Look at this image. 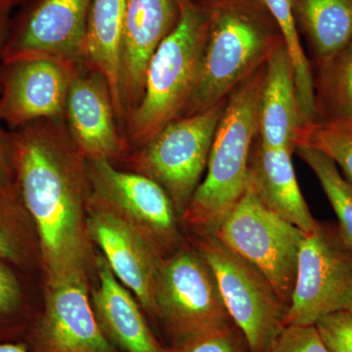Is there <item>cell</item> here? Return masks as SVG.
I'll return each mask as SVG.
<instances>
[{
	"label": "cell",
	"mask_w": 352,
	"mask_h": 352,
	"mask_svg": "<svg viewBox=\"0 0 352 352\" xmlns=\"http://www.w3.org/2000/svg\"><path fill=\"white\" fill-rule=\"evenodd\" d=\"M21 196L38 230L47 280L87 274L95 261L87 230V161L73 139L47 120L10 134Z\"/></svg>",
	"instance_id": "6da1fadb"
},
{
	"label": "cell",
	"mask_w": 352,
	"mask_h": 352,
	"mask_svg": "<svg viewBox=\"0 0 352 352\" xmlns=\"http://www.w3.org/2000/svg\"><path fill=\"white\" fill-rule=\"evenodd\" d=\"M205 6L208 24L200 68L182 117L226 100L265 63L270 51L282 41L274 21L258 0H210Z\"/></svg>",
	"instance_id": "7a4b0ae2"
},
{
	"label": "cell",
	"mask_w": 352,
	"mask_h": 352,
	"mask_svg": "<svg viewBox=\"0 0 352 352\" xmlns=\"http://www.w3.org/2000/svg\"><path fill=\"white\" fill-rule=\"evenodd\" d=\"M264 64L227 98L215 131L206 176L185 210L182 221L196 235H212L244 195L249 161L256 136V113Z\"/></svg>",
	"instance_id": "3957f363"
},
{
	"label": "cell",
	"mask_w": 352,
	"mask_h": 352,
	"mask_svg": "<svg viewBox=\"0 0 352 352\" xmlns=\"http://www.w3.org/2000/svg\"><path fill=\"white\" fill-rule=\"evenodd\" d=\"M177 22L157 46L146 72L144 91L131 122V139L143 146L182 117L195 87L208 14L193 0H175Z\"/></svg>",
	"instance_id": "277c9868"
},
{
	"label": "cell",
	"mask_w": 352,
	"mask_h": 352,
	"mask_svg": "<svg viewBox=\"0 0 352 352\" xmlns=\"http://www.w3.org/2000/svg\"><path fill=\"white\" fill-rule=\"evenodd\" d=\"M154 302L171 346L234 324L210 264L192 244L160 261Z\"/></svg>",
	"instance_id": "5b68a950"
},
{
	"label": "cell",
	"mask_w": 352,
	"mask_h": 352,
	"mask_svg": "<svg viewBox=\"0 0 352 352\" xmlns=\"http://www.w3.org/2000/svg\"><path fill=\"white\" fill-rule=\"evenodd\" d=\"M226 102L173 120L131 157L134 170L168 194L180 220L207 168Z\"/></svg>",
	"instance_id": "8992f818"
},
{
	"label": "cell",
	"mask_w": 352,
	"mask_h": 352,
	"mask_svg": "<svg viewBox=\"0 0 352 352\" xmlns=\"http://www.w3.org/2000/svg\"><path fill=\"white\" fill-rule=\"evenodd\" d=\"M191 243L210 264L229 316L250 352L263 351L286 327L289 305L256 266L212 234L194 236Z\"/></svg>",
	"instance_id": "52a82bcc"
},
{
	"label": "cell",
	"mask_w": 352,
	"mask_h": 352,
	"mask_svg": "<svg viewBox=\"0 0 352 352\" xmlns=\"http://www.w3.org/2000/svg\"><path fill=\"white\" fill-rule=\"evenodd\" d=\"M212 235L256 266L289 305L305 233L271 212L248 184L244 195Z\"/></svg>",
	"instance_id": "ba28073f"
},
{
	"label": "cell",
	"mask_w": 352,
	"mask_h": 352,
	"mask_svg": "<svg viewBox=\"0 0 352 352\" xmlns=\"http://www.w3.org/2000/svg\"><path fill=\"white\" fill-rule=\"evenodd\" d=\"M351 303L352 249L339 226L317 221L300 244L287 326L315 325Z\"/></svg>",
	"instance_id": "9c48e42d"
},
{
	"label": "cell",
	"mask_w": 352,
	"mask_h": 352,
	"mask_svg": "<svg viewBox=\"0 0 352 352\" xmlns=\"http://www.w3.org/2000/svg\"><path fill=\"white\" fill-rule=\"evenodd\" d=\"M85 160L92 195L131 224L160 258L182 247L179 217L159 184L138 173L117 170L107 159Z\"/></svg>",
	"instance_id": "30bf717a"
},
{
	"label": "cell",
	"mask_w": 352,
	"mask_h": 352,
	"mask_svg": "<svg viewBox=\"0 0 352 352\" xmlns=\"http://www.w3.org/2000/svg\"><path fill=\"white\" fill-rule=\"evenodd\" d=\"M92 0H39L23 16L4 43V65L50 59L75 69L85 58Z\"/></svg>",
	"instance_id": "8fae6325"
},
{
	"label": "cell",
	"mask_w": 352,
	"mask_h": 352,
	"mask_svg": "<svg viewBox=\"0 0 352 352\" xmlns=\"http://www.w3.org/2000/svg\"><path fill=\"white\" fill-rule=\"evenodd\" d=\"M31 352H122L95 317L87 274L47 280L43 314L32 330Z\"/></svg>",
	"instance_id": "7c38bea8"
},
{
	"label": "cell",
	"mask_w": 352,
	"mask_h": 352,
	"mask_svg": "<svg viewBox=\"0 0 352 352\" xmlns=\"http://www.w3.org/2000/svg\"><path fill=\"white\" fill-rule=\"evenodd\" d=\"M87 222L90 240L100 248L115 276L147 314L156 317L154 285L162 259L131 224L91 193Z\"/></svg>",
	"instance_id": "4fadbf2b"
},
{
	"label": "cell",
	"mask_w": 352,
	"mask_h": 352,
	"mask_svg": "<svg viewBox=\"0 0 352 352\" xmlns=\"http://www.w3.org/2000/svg\"><path fill=\"white\" fill-rule=\"evenodd\" d=\"M4 67L0 122L18 129L36 120L60 117L75 69L50 59L23 60Z\"/></svg>",
	"instance_id": "5bb4252c"
},
{
	"label": "cell",
	"mask_w": 352,
	"mask_h": 352,
	"mask_svg": "<svg viewBox=\"0 0 352 352\" xmlns=\"http://www.w3.org/2000/svg\"><path fill=\"white\" fill-rule=\"evenodd\" d=\"M175 0H126L120 51L122 99L138 103L150 59L178 19Z\"/></svg>",
	"instance_id": "9a60e30c"
},
{
	"label": "cell",
	"mask_w": 352,
	"mask_h": 352,
	"mask_svg": "<svg viewBox=\"0 0 352 352\" xmlns=\"http://www.w3.org/2000/svg\"><path fill=\"white\" fill-rule=\"evenodd\" d=\"M72 139L85 159L110 161L122 150V140L113 120L112 98L105 78L80 75L69 78L66 107Z\"/></svg>",
	"instance_id": "2e32d148"
},
{
	"label": "cell",
	"mask_w": 352,
	"mask_h": 352,
	"mask_svg": "<svg viewBox=\"0 0 352 352\" xmlns=\"http://www.w3.org/2000/svg\"><path fill=\"white\" fill-rule=\"evenodd\" d=\"M305 126L293 66L281 41L270 51L264 63L256 113V138L272 149L293 153L298 133Z\"/></svg>",
	"instance_id": "e0dca14e"
},
{
	"label": "cell",
	"mask_w": 352,
	"mask_h": 352,
	"mask_svg": "<svg viewBox=\"0 0 352 352\" xmlns=\"http://www.w3.org/2000/svg\"><path fill=\"white\" fill-rule=\"evenodd\" d=\"M98 287L92 307L104 336L122 352H166L153 333L138 300L120 283L102 254L95 256Z\"/></svg>",
	"instance_id": "ac0fdd59"
},
{
	"label": "cell",
	"mask_w": 352,
	"mask_h": 352,
	"mask_svg": "<svg viewBox=\"0 0 352 352\" xmlns=\"http://www.w3.org/2000/svg\"><path fill=\"white\" fill-rule=\"evenodd\" d=\"M249 184L271 212L303 233L314 230L317 220L298 186L292 152L267 147L256 136L250 155Z\"/></svg>",
	"instance_id": "d6986e66"
},
{
	"label": "cell",
	"mask_w": 352,
	"mask_h": 352,
	"mask_svg": "<svg viewBox=\"0 0 352 352\" xmlns=\"http://www.w3.org/2000/svg\"><path fill=\"white\" fill-rule=\"evenodd\" d=\"M126 1L92 0L85 43V58L105 78L119 117L122 112L120 51Z\"/></svg>",
	"instance_id": "ffe728a7"
},
{
	"label": "cell",
	"mask_w": 352,
	"mask_h": 352,
	"mask_svg": "<svg viewBox=\"0 0 352 352\" xmlns=\"http://www.w3.org/2000/svg\"><path fill=\"white\" fill-rule=\"evenodd\" d=\"M298 25L308 36L319 67L352 39V0H293Z\"/></svg>",
	"instance_id": "44dd1931"
},
{
	"label": "cell",
	"mask_w": 352,
	"mask_h": 352,
	"mask_svg": "<svg viewBox=\"0 0 352 352\" xmlns=\"http://www.w3.org/2000/svg\"><path fill=\"white\" fill-rule=\"evenodd\" d=\"M315 94L317 122L352 129V39L328 63L319 67Z\"/></svg>",
	"instance_id": "7402d4cb"
},
{
	"label": "cell",
	"mask_w": 352,
	"mask_h": 352,
	"mask_svg": "<svg viewBox=\"0 0 352 352\" xmlns=\"http://www.w3.org/2000/svg\"><path fill=\"white\" fill-rule=\"evenodd\" d=\"M274 21L293 66L296 95L307 124H315L317 116L316 94L311 67L303 50L293 0H258Z\"/></svg>",
	"instance_id": "603a6c76"
},
{
	"label": "cell",
	"mask_w": 352,
	"mask_h": 352,
	"mask_svg": "<svg viewBox=\"0 0 352 352\" xmlns=\"http://www.w3.org/2000/svg\"><path fill=\"white\" fill-rule=\"evenodd\" d=\"M300 159L314 171L338 217L340 234L352 249V183L340 175L327 155L308 146H296Z\"/></svg>",
	"instance_id": "cb8c5ba5"
},
{
	"label": "cell",
	"mask_w": 352,
	"mask_h": 352,
	"mask_svg": "<svg viewBox=\"0 0 352 352\" xmlns=\"http://www.w3.org/2000/svg\"><path fill=\"white\" fill-rule=\"evenodd\" d=\"M300 145L327 155L352 182V129H337L319 122L307 124L296 139V146Z\"/></svg>",
	"instance_id": "d4e9b609"
},
{
	"label": "cell",
	"mask_w": 352,
	"mask_h": 352,
	"mask_svg": "<svg viewBox=\"0 0 352 352\" xmlns=\"http://www.w3.org/2000/svg\"><path fill=\"white\" fill-rule=\"evenodd\" d=\"M166 352H250L244 335L234 324L192 338Z\"/></svg>",
	"instance_id": "484cf974"
},
{
	"label": "cell",
	"mask_w": 352,
	"mask_h": 352,
	"mask_svg": "<svg viewBox=\"0 0 352 352\" xmlns=\"http://www.w3.org/2000/svg\"><path fill=\"white\" fill-rule=\"evenodd\" d=\"M261 352H330L315 325H288Z\"/></svg>",
	"instance_id": "4316f807"
},
{
	"label": "cell",
	"mask_w": 352,
	"mask_h": 352,
	"mask_svg": "<svg viewBox=\"0 0 352 352\" xmlns=\"http://www.w3.org/2000/svg\"><path fill=\"white\" fill-rule=\"evenodd\" d=\"M330 352H352V317L347 311L327 315L315 324Z\"/></svg>",
	"instance_id": "83f0119b"
},
{
	"label": "cell",
	"mask_w": 352,
	"mask_h": 352,
	"mask_svg": "<svg viewBox=\"0 0 352 352\" xmlns=\"http://www.w3.org/2000/svg\"><path fill=\"white\" fill-rule=\"evenodd\" d=\"M20 291L12 273L0 263V316L12 312L19 302Z\"/></svg>",
	"instance_id": "f1b7e54d"
},
{
	"label": "cell",
	"mask_w": 352,
	"mask_h": 352,
	"mask_svg": "<svg viewBox=\"0 0 352 352\" xmlns=\"http://www.w3.org/2000/svg\"><path fill=\"white\" fill-rule=\"evenodd\" d=\"M10 160V135L6 134V132L0 126V193H6L9 189Z\"/></svg>",
	"instance_id": "f546056e"
},
{
	"label": "cell",
	"mask_w": 352,
	"mask_h": 352,
	"mask_svg": "<svg viewBox=\"0 0 352 352\" xmlns=\"http://www.w3.org/2000/svg\"><path fill=\"white\" fill-rule=\"evenodd\" d=\"M18 256V250L10 235L0 227V258L15 259Z\"/></svg>",
	"instance_id": "4dcf8cb0"
},
{
	"label": "cell",
	"mask_w": 352,
	"mask_h": 352,
	"mask_svg": "<svg viewBox=\"0 0 352 352\" xmlns=\"http://www.w3.org/2000/svg\"><path fill=\"white\" fill-rule=\"evenodd\" d=\"M0 352H31L29 346L23 342H1Z\"/></svg>",
	"instance_id": "1f68e13d"
},
{
	"label": "cell",
	"mask_w": 352,
	"mask_h": 352,
	"mask_svg": "<svg viewBox=\"0 0 352 352\" xmlns=\"http://www.w3.org/2000/svg\"><path fill=\"white\" fill-rule=\"evenodd\" d=\"M8 13L0 12V57H1L2 50L6 43V32L7 24H8Z\"/></svg>",
	"instance_id": "d6a6232c"
},
{
	"label": "cell",
	"mask_w": 352,
	"mask_h": 352,
	"mask_svg": "<svg viewBox=\"0 0 352 352\" xmlns=\"http://www.w3.org/2000/svg\"><path fill=\"white\" fill-rule=\"evenodd\" d=\"M25 1L27 0H0V12L9 14L13 8Z\"/></svg>",
	"instance_id": "836d02e7"
},
{
	"label": "cell",
	"mask_w": 352,
	"mask_h": 352,
	"mask_svg": "<svg viewBox=\"0 0 352 352\" xmlns=\"http://www.w3.org/2000/svg\"><path fill=\"white\" fill-rule=\"evenodd\" d=\"M346 311L349 312V314H351V316L352 317V303L351 305V307H349V309H347Z\"/></svg>",
	"instance_id": "e575fe53"
}]
</instances>
